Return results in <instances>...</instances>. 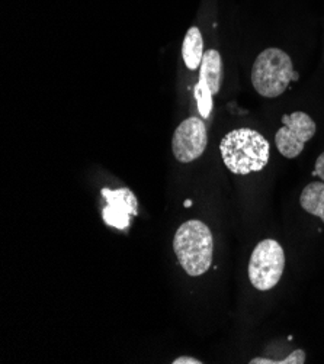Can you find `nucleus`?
Segmentation results:
<instances>
[{"instance_id": "nucleus-10", "label": "nucleus", "mask_w": 324, "mask_h": 364, "mask_svg": "<svg viewBox=\"0 0 324 364\" xmlns=\"http://www.w3.org/2000/svg\"><path fill=\"white\" fill-rule=\"evenodd\" d=\"M301 208L324 223V181H313L300 196Z\"/></svg>"}, {"instance_id": "nucleus-9", "label": "nucleus", "mask_w": 324, "mask_h": 364, "mask_svg": "<svg viewBox=\"0 0 324 364\" xmlns=\"http://www.w3.org/2000/svg\"><path fill=\"white\" fill-rule=\"evenodd\" d=\"M204 54L205 53H204L202 33L197 26H192L188 29L182 44V57H184L185 65L189 70L199 68Z\"/></svg>"}, {"instance_id": "nucleus-4", "label": "nucleus", "mask_w": 324, "mask_h": 364, "mask_svg": "<svg viewBox=\"0 0 324 364\" xmlns=\"http://www.w3.org/2000/svg\"><path fill=\"white\" fill-rule=\"evenodd\" d=\"M285 269V252L275 240H263L254 250L249 262V279L261 292L275 287Z\"/></svg>"}, {"instance_id": "nucleus-7", "label": "nucleus", "mask_w": 324, "mask_h": 364, "mask_svg": "<svg viewBox=\"0 0 324 364\" xmlns=\"http://www.w3.org/2000/svg\"><path fill=\"white\" fill-rule=\"evenodd\" d=\"M100 193L106 200V206L102 209L105 224L117 230L128 228L131 216L138 215L137 196L128 188H121L117 191L103 188Z\"/></svg>"}, {"instance_id": "nucleus-6", "label": "nucleus", "mask_w": 324, "mask_h": 364, "mask_svg": "<svg viewBox=\"0 0 324 364\" xmlns=\"http://www.w3.org/2000/svg\"><path fill=\"white\" fill-rule=\"evenodd\" d=\"M208 144L207 125L201 118H188L181 122L172 138V151L179 163H192L198 160Z\"/></svg>"}, {"instance_id": "nucleus-14", "label": "nucleus", "mask_w": 324, "mask_h": 364, "mask_svg": "<svg viewBox=\"0 0 324 364\" xmlns=\"http://www.w3.org/2000/svg\"><path fill=\"white\" fill-rule=\"evenodd\" d=\"M185 206H191V200H187V202H185Z\"/></svg>"}, {"instance_id": "nucleus-8", "label": "nucleus", "mask_w": 324, "mask_h": 364, "mask_svg": "<svg viewBox=\"0 0 324 364\" xmlns=\"http://www.w3.org/2000/svg\"><path fill=\"white\" fill-rule=\"evenodd\" d=\"M199 83L208 86L212 95H219L223 82V60L217 50H208L199 67Z\"/></svg>"}, {"instance_id": "nucleus-11", "label": "nucleus", "mask_w": 324, "mask_h": 364, "mask_svg": "<svg viewBox=\"0 0 324 364\" xmlns=\"http://www.w3.org/2000/svg\"><path fill=\"white\" fill-rule=\"evenodd\" d=\"M250 364H304L305 363V353L303 350H296L288 357L282 360H271L265 357H256L249 361Z\"/></svg>"}, {"instance_id": "nucleus-1", "label": "nucleus", "mask_w": 324, "mask_h": 364, "mask_svg": "<svg viewBox=\"0 0 324 364\" xmlns=\"http://www.w3.org/2000/svg\"><path fill=\"white\" fill-rule=\"evenodd\" d=\"M269 142L258 131L239 128L224 135L220 153L226 167L240 176L261 171L269 161Z\"/></svg>"}, {"instance_id": "nucleus-13", "label": "nucleus", "mask_w": 324, "mask_h": 364, "mask_svg": "<svg viewBox=\"0 0 324 364\" xmlns=\"http://www.w3.org/2000/svg\"><path fill=\"white\" fill-rule=\"evenodd\" d=\"M172 364H202L201 360L195 358V357H188V355H182V357H177L172 361Z\"/></svg>"}, {"instance_id": "nucleus-12", "label": "nucleus", "mask_w": 324, "mask_h": 364, "mask_svg": "<svg viewBox=\"0 0 324 364\" xmlns=\"http://www.w3.org/2000/svg\"><path fill=\"white\" fill-rule=\"evenodd\" d=\"M313 176H318L324 181V151L317 157Z\"/></svg>"}, {"instance_id": "nucleus-5", "label": "nucleus", "mask_w": 324, "mask_h": 364, "mask_svg": "<svg viewBox=\"0 0 324 364\" xmlns=\"http://www.w3.org/2000/svg\"><path fill=\"white\" fill-rule=\"evenodd\" d=\"M282 124L283 127L275 134L276 149L285 159H296L314 136L317 131L315 122L305 112L297 111L291 115H283Z\"/></svg>"}, {"instance_id": "nucleus-2", "label": "nucleus", "mask_w": 324, "mask_h": 364, "mask_svg": "<svg viewBox=\"0 0 324 364\" xmlns=\"http://www.w3.org/2000/svg\"><path fill=\"white\" fill-rule=\"evenodd\" d=\"M173 250L179 264L192 277L202 276L212 264L214 238L207 224L192 220L177 228Z\"/></svg>"}, {"instance_id": "nucleus-3", "label": "nucleus", "mask_w": 324, "mask_h": 364, "mask_svg": "<svg viewBox=\"0 0 324 364\" xmlns=\"http://www.w3.org/2000/svg\"><path fill=\"white\" fill-rule=\"evenodd\" d=\"M293 80H298L293 60L279 48L263 50L251 67V83L263 97L281 96Z\"/></svg>"}]
</instances>
